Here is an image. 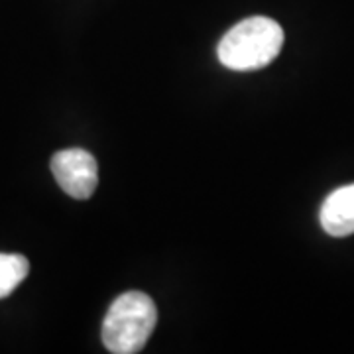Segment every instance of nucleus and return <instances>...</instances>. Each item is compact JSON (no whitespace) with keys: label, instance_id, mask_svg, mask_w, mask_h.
Wrapping results in <instances>:
<instances>
[{"label":"nucleus","instance_id":"f257e3e1","mask_svg":"<svg viewBox=\"0 0 354 354\" xmlns=\"http://www.w3.org/2000/svg\"><path fill=\"white\" fill-rule=\"evenodd\" d=\"M281 26L266 16H252L230 28L218 41L221 64L234 71H254L272 64L283 48Z\"/></svg>","mask_w":354,"mask_h":354},{"label":"nucleus","instance_id":"f03ea898","mask_svg":"<svg viewBox=\"0 0 354 354\" xmlns=\"http://www.w3.org/2000/svg\"><path fill=\"white\" fill-rule=\"evenodd\" d=\"M158 309L144 291H128L114 299L102 321V342L113 354L140 353L152 337Z\"/></svg>","mask_w":354,"mask_h":354},{"label":"nucleus","instance_id":"7ed1b4c3","mask_svg":"<svg viewBox=\"0 0 354 354\" xmlns=\"http://www.w3.org/2000/svg\"><path fill=\"white\" fill-rule=\"evenodd\" d=\"M51 171L57 185L73 199H88L99 183V169L93 153L81 148L62 150L51 158Z\"/></svg>","mask_w":354,"mask_h":354},{"label":"nucleus","instance_id":"20e7f679","mask_svg":"<svg viewBox=\"0 0 354 354\" xmlns=\"http://www.w3.org/2000/svg\"><path fill=\"white\" fill-rule=\"evenodd\" d=\"M321 227L330 236L354 234V183L333 191L321 207Z\"/></svg>","mask_w":354,"mask_h":354},{"label":"nucleus","instance_id":"39448f33","mask_svg":"<svg viewBox=\"0 0 354 354\" xmlns=\"http://www.w3.org/2000/svg\"><path fill=\"white\" fill-rule=\"evenodd\" d=\"M30 274V262L22 254H0V299L8 297Z\"/></svg>","mask_w":354,"mask_h":354}]
</instances>
